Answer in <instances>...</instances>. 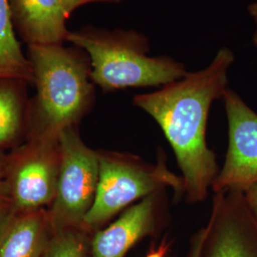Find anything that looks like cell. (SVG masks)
<instances>
[{"instance_id": "cell-1", "label": "cell", "mask_w": 257, "mask_h": 257, "mask_svg": "<svg viewBox=\"0 0 257 257\" xmlns=\"http://www.w3.org/2000/svg\"><path fill=\"white\" fill-rule=\"evenodd\" d=\"M234 55L222 48L211 65L160 90L137 94L134 105L151 115L175 153L188 203L204 201L219 173L206 132L211 104L228 89V71Z\"/></svg>"}, {"instance_id": "cell-2", "label": "cell", "mask_w": 257, "mask_h": 257, "mask_svg": "<svg viewBox=\"0 0 257 257\" xmlns=\"http://www.w3.org/2000/svg\"><path fill=\"white\" fill-rule=\"evenodd\" d=\"M37 96L33 106L36 133L59 136L76 126L94 100L90 57L79 47L28 45Z\"/></svg>"}, {"instance_id": "cell-3", "label": "cell", "mask_w": 257, "mask_h": 257, "mask_svg": "<svg viewBox=\"0 0 257 257\" xmlns=\"http://www.w3.org/2000/svg\"><path fill=\"white\" fill-rule=\"evenodd\" d=\"M67 41L90 57L93 84L104 92L165 86L185 77L182 63L168 56H149L147 37L136 31H108L88 26L70 32Z\"/></svg>"}, {"instance_id": "cell-4", "label": "cell", "mask_w": 257, "mask_h": 257, "mask_svg": "<svg viewBox=\"0 0 257 257\" xmlns=\"http://www.w3.org/2000/svg\"><path fill=\"white\" fill-rule=\"evenodd\" d=\"M98 159L96 195L83 224L87 231L98 230L128 206L166 188L173 189L177 197L183 195V180L167 167L163 155L155 165L138 156L112 152H98Z\"/></svg>"}, {"instance_id": "cell-5", "label": "cell", "mask_w": 257, "mask_h": 257, "mask_svg": "<svg viewBox=\"0 0 257 257\" xmlns=\"http://www.w3.org/2000/svg\"><path fill=\"white\" fill-rule=\"evenodd\" d=\"M60 169L55 199L49 210L52 231L83 228L92 209L99 177L98 152L88 147L76 126L59 134Z\"/></svg>"}, {"instance_id": "cell-6", "label": "cell", "mask_w": 257, "mask_h": 257, "mask_svg": "<svg viewBox=\"0 0 257 257\" xmlns=\"http://www.w3.org/2000/svg\"><path fill=\"white\" fill-rule=\"evenodd\" d=\"M6 158L12 207L17 213L45 209L55 199L60 169L59 136L36 133Z\"/></svg>"}, {"instance_id": "cell-7", "label": "cell", "mask_w": 257, "mask_h": 257, "mask_svg": "<svg viewBox=\"0 0 257 257\" xmlns=\"http://www.w3.org/2000/svg\"><path fill=\"white\" fill-rule=\"evenodd\" d=\"M222 98L228 119L229 145L224 165L211 186L214 193L244 191L257 182V113L230 89L225 91Z\"/></svg>"}, {"instance_id": "cell-8", "label": "cell", "mask_w": 257, "mask_h": 257, "mask_svg": "<svg viewBox=\"0 0 257 257\" xmlns=\"http://www.w3.org/2000/svg\"><path fill=\"white\" fill-rule=\"evenodd\" d=\"M201 257H257V221L243 191L214 193Z\"/></svg>"}, {"instance_id": "cell-9", "label": "cell", "mask_w": 257, "mask_h": 257, "mask_svg": "<svg viewBox=\"0 0 257 257\" xmlns=\"http://www.w3.org/2000/svg\"><path fill=\"white\" fill-rule=\"evenodd\" d=\"M164 191L144 197L109 227L96 230L91 241V257H125L139 240L155 232L167 212Z\"/></svg>"}, {"instance_id": "cell-10", "label": "cell", "mask_w": 257, "mask_h": 257, "mask_svg": "<svg viewBox=\"0 0 257 257\" xmlns=\"http://www.w3.org/2000/svg\"><path fill=\"white\" fill-rule=\"evenodd\" d=\"M14 27L28 45H60L67 41L69 19L61 0H9Z\"/></svg>"}, {"instance_id": "cell-11", "label": "cell", "mask_w": 257, "mask_h": 257, "mask_svg": "<svg viewBox=\"0 0 257 257\" xmlns=\"http://www.w3.org/2000/svg\"><path fill=\"white\" fill-rule=\"evenodd\" d=\"M52 230L49 211L17 213L0 248V257H42Z\"/></svg>"}, {"instance_id": "cell-12", "label": "cell", "mask_w": 257, "mask_h": 257, "mask_svg": "<svg viewBox=\"0 0 257 257\" xmlns=\"http://www.w3.org/2000/svg\"><path fill=\"white\" fill-rule=\"evenodd\" d=\"M14 30L9 0H0V80L34 82L33 67Z\"/></svg>"}, {"instance_id": "cell-13", "label": "cell", "mask_w": 257, "mask_h": 257, "mask_svg": "<svg viewBox=\"0 0 257 257\" xmlns=\"http://www.w3.org/2000/svg\"><path fill=\"white\" fill-rule=\"evenodd\" d=\"M19 80H0V148L18 137L23 123L25 101Z\"/></svg>"}, {"instance_id": "cell-14", "label": "cell", "mask_w": 257, "mask_h": 257, "mask_svg": "<svg viewBox=\"0 0 257 257\" xmlns=\"http://www.w3.org/2000/svg\"><path fill=\"white\" fill-rule=\"evenodd\" d=\"M81 228H68L54 232L42 257H91V243Z\"/></svg>"}, {"instance_id": "cell-15", "label": "cell", "mask_w": 257, "mask_h": 257, "mask_svg": "<svg viewBox=\"0 0 257 257\" xmlns=\"http://www.w3.org/2000/svg\"><path fill=\"white\" fill-rule=\"evenodd\" d=\"M12 208V198L6 172V158L0 156V212Z\"/></svg>"}, {"instance_id": "cell-16", "label": "cell", "mask_w": 257, "mask_h": 257, "mask_svg": "<svg viewBox=\"0 0 257 257\" xmlns=\"http://www.w3.org/2000/svg\"><path fill=\"white\" fill-rule=\"evenodd\" d=\"M207 234H208L207 227L197 231V233L193 236V243H192L189 257L202 256L203 248H204L205 241L207 238Z\"/></svg>"}, {"instance_id": "cell-17", "label": "cell", "mask_w": 257, "mask_h": 257, "mask_svg": "<svg viewBox=\"0 0 257 257\" xmlns=\"http://www.w3.org/2000/svg\"><path fill=\"white\" fill-rule=\"evenodd\" d=\"M124 0H61L63 8L67 14V16L70 18V16L73 14V12L83 5L93 3V2H107V3H119Z\"/></svg>"}, {"instance_id": "cell-18", "label": "cell", "mask_w": 257, "mask_h": 257, "mask_svg": "<svg viewBox=\"0 0 257 257\" xmlns=\"http://www.w3.org/2000/svg\"><path fill=\"white\" fill-rule=\"evenodd\" d=\"M16 215H17V212L13 208L0 212V248L2 246L3 240L6 236V233L9 230L10 226L13 220L15 219Z\"/></svg>"}, {"instance_id": "cell-19", "label": "cell", "mask_w": 257, "mask_h": 257, "mask_svg": "<svg viewBox=\"0 0 257 257\" xmlns=\"http://www.w3.org/2000/svg\"><path fill=\"white\" fill-rule=\"evenodd\" d=\"M246 202L248 204V209L251 211L252 215L257 221V182L250 185L247 189L243 191Z\"/></svg>"}, {"instance_id": "cell-20", "label": "cell", "mask_w": 257, "mask_h": 257, "mask_svg": "<svg viewBox=\"0 0 257 257\" xmlns=\"http://www.w3.org/2000/svg\"><path fill=\"white\" fill-rule=\"evenodd\" d=\"M248 11L249 15L251 16V18L254 19L255 24H256V30H255V33H254L253 37H252V43L257 49V1L248 6Z\"/></svg>"}, {"instance_id": "cell-21", "label": "cell", "mask_w": 257, "mask_h": 257, "mask_svg": "<svg viewBox=\"0 0 257 257\" xmlns=\"http://www.w3.org/2000/svg\"><path fill=\"white\" fill-rule=\"evenodd\" d=\"M166 251L167 247L165 245H161L159 248L152 250L146 257H165Z\"/></svg>"}]
</instances>
